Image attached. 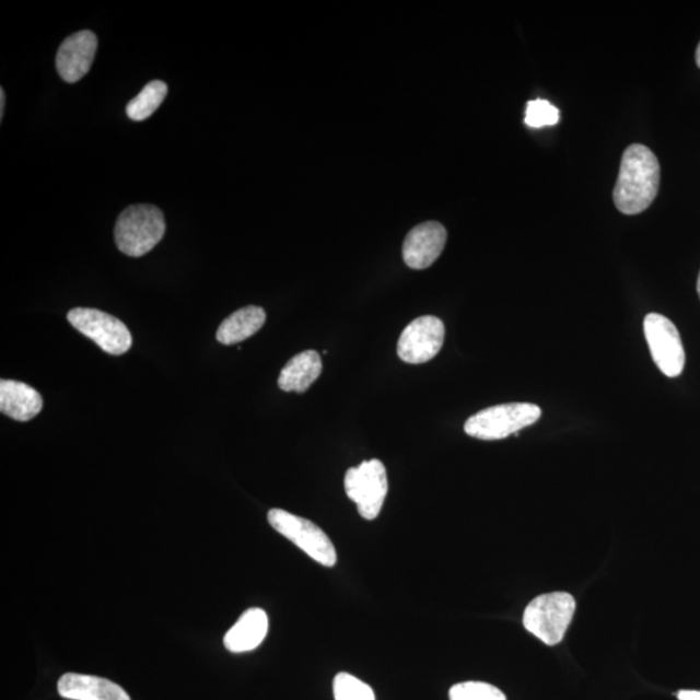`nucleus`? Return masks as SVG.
<instances>
[{
  "instance_id": "obj_24",
  "label": "nucleus",
  "mask_w": 700,
  "mask_h": 700,
  "mask_svg": "<svg viewBox=\"0 0 700 700\" xmlns=\"http://www.w3.org/2000/svg\"><path fill=\"white\" fill-rule=\"evenodd\" d=\"M697 291H698V295L700 298V272H699L698 282H697Z\"/></svg>"
},
{
  "instance_id": "obj_1",
  "label": "nucleus",
  "mask_w": 700,
  "mask_h": 700,
  "mask_svg": "<svg viewBox=\"0 0 700 700\" xmlns=\"http://www.w3.org/2000/svg\"><path fill=\"white\" fill-rule=\"evenodd\" d=\"M660 185L661 165L655 153L646 145H629L614 188L616 208L627 215L642 213L653 205Z\"/></svg>"
},
{
  "instance_id": "obj_5",
  "label": "nucleus",
  "mask_w": 700,
  "mask_h": 700,
  "mask_svg": "<svg viewBox=\"0 0 700 700\" xmlns=\"http://www.w3.org/2000/svg\"><path fill=\"white\" fill-rule=\"evenodd\" d=\"M268 521L278 534L295 544L315 562L325 567H334L338 562V555L330 537L318 525L280 509L270 510Z\"/></svg>"
},
{
  "instance_id": "obj_22",
  "label": "nucleus",
  "mask_w": 700,
  "mask_h": 700,
  "mask_svg": "<svg viewBox=\"0 0 700 700\" xmlns=\"http://www.w3.org/2000/svg\"><path fill=\"white\" fill-rule=\"evenodd\" d=\"M5 94L4 89L0 90V118L4 116Z\"/></svg>"
},
{
  "instance_id": "obj_15",
  "label": "nucleus",
  "mask_w": 700,
  "mask_h": 700,
  "mask_svg": "<svg viewBox=\"0 0 700 700\" xmlns=\"http://www.w3.org/2000/svg\"><path fill=\"white\" fill-rule=\"evenodd\" d=\"M322 360L317 350H305L287 363L280 371L278 385L284 392L304 394L318 380L322 373Z\"/></svg>"
},
{
  "instance_id": "obj_6",
  "label": "nucleus",
  "mask_w": 700,
  "mask_h": 700,
  "mask_svg": "<svg viewBox=\"0 0 700 700\" xmlns=\"http://www.w3.org/2000/svg\"><path fill=\"white\" fill-rule=\"evenodd\" d=\"M345 487L363 520L374 521L381 514L388 493L387 470L380 459L362 462L360 466L349 468Z\"/></svg>"
},
{
  "instance_id": "obj_8",
  "label": "nucleus",
  "mask_w": 700,
  "mask_h": 700,
  "mask_svg": "<svg viewBox=\"0 0 700 700\" xmlns=\"http://www.w3.org/2000/svg\"><path fill=\"white\" fill-rule=\"evenodd\" d=\"M643 331L655 365L665 376H680L686 357L677 327L664 315L651 313L643 322Z\"/></svg>"
},
{
  "instance_id": "obj_21",
  "label": "nucleus",
  "mask_w": 700,
  "mask_h": 700,
  "mask_svg": "<svg viewBox=\"0 0 700 700\" xmlns=\"http://www.w3.org/2000/svg\"><path fill=\"white\" fill-rule=\"evenodd\" d=\"M678 700H700V690H680L677 692Z\"/></svg>"
},
{
  "instance_id": "obj_16",
  "label": "nucleus",
  "mask_w": 700,
  "mask_h": 700,
  "mask_svg": "<svg viewBox=\"0 0 700 700\" xmlns=\"http://www.w3.org/2000/svg\"><path fill=\"white\" fill-rule=\"evenodd\" d=\"M266 322V313L260 306H245L231 314L222 322L217 340L223 346H233L242 342L261 330Z\"/></svg>"
},
{
  "instance_id": "obj_10",
  "label": "nucleus",
  "mask_w": 700,
  "mask_h": 700,
  "mask_svg": "<svg viewBox=\"0 0 700 700\" xmlns=\"http://www.w3.org/2000/svg\"><path fill=\"white\" fill-rule=\"evenodd\" d=\"M446 229L436 221L420 223L404 242V261L409 268L423 270L438 260L445 248Z\"/></svg>"
},
{
  "instance_id": "obj_20",
  "label": "nucleus",
  "mask_w": 700,
  "mask_h": 700,
  "mask_svg": "<svg viewBox=\"0 0 700 700\" xmlns=\"http://www.w3.org/2000/svg\"><path fill=\"white\" fill-rule=\"evenodd\" d=\"M559 109L548 101L536 100L528 102L525 109L524 122L529 128L540 129L544 126H552L559 122Z\"/></svg>"
},
{
  "instance_id": "obj_4",
  "label": "nucleus",
  "mask_w": 700,
  "mask_h": 700,
  "mask_svg": "<svg viewBox=\"0 0 700 700\" xmlns=\"http://www.w3.org/2000/svg\"><path fill=\"white\" fill-rule=\"evenodd\" d=\"M541 415V409L535 404L497 405L468 418L465 423V432L468 436L479 440H502L510 435H516L525 427L535 424Z\"/></svg>"
},
{
  "instance_id": "obj_17",
  "label": "nucleus",
  "mask_w": 700,
  "mask_h": 700,
  "mask_svg": "<svg viewBox=\"0 0 700 700\" xmlns=\"http://www.w3.org/2000/svg\"><path fill=\"white\" fill-rule=\"evenodd\" d=\"M167 85L163 81H152L140 91V94L126 105V115L132 121H144L164 103Z\"/></svg>"
},
{
  "instance_id": "obj_13",
  "label": "nucleus",
  "mask_w": 700,
  "mask_h": 700,
  "mask_svg": "<svg viewBox=\"0 0 700 700\" xmlns=\"http://www.w3.org/2000/svg\"><path fill=\"white\" fill-rule=\"evenodd\" d=\"M269 618L261 608H249L245 611L223 639L231 653H248L261 645L268 635Z\"/></svg>"
},
{
  "instance_id": "obj_23",
  "label": "nucleus",
  "mask_w": 700,
  "mask_h": 700,
  "mask_svg": "<svg viewBox=\"0 0 700 700\" xmlns=\"http://www.w3.org/2000/svg\"><path fill=\"white\" fill-rule=\"evenodd\" d=\"M696 60H697V66L700 68V44L697 48Z\"/></svg>"
},
{
  "instance_id": "obj_3",
  "label": "nucleus",
  "mask_w": 700,
  "mask_h": 700,
  "mask_svg": "<svg viewBox=\"0 0 700 700\" xmlns=\"http://www.w3.org/2000/svg\"><path fill=\"white\" fill-rule=\"evenodd\" d=\"M576 610V600L570 593L542 594L525 608L523 626L545 645L562 642Z\"/></svg>"
},
{
  "instance_id": "obj_18",
  "label": "nucleus",
  "mask_w": 700,
  "mask_h": 700,
  "mask_svg": "<svg viewBox=\"0 0 700 700\" xmlns=\"http://www.w3.org/2000/svg\"><path fill=\"white\" fill-rule=\"evenodd\" d=\"M334 697L335 700H375L374 691L368 684L345 672L335 677Z\"/></svg>"
},
{
  "instance_id": "obj_19",
  "label": "nucleus",
  "mask_w": 700,
  "mask_h": 700,
  "mask_svg": "<svg viewBox=\"0 0 700 700\" xmlns=\"http://www.w3.org/2000/svg\"><path fill=\"white\" fill-rule=\"evenodd\" d=\"M451 700H508L495 686L486 682L468 681L454 685L450 690Z\"/></svg>"
},
{
  "instance_id": "obj_7",
  "label": "nucleus",
  "mask_w": 700,
  "mask_h": 700,
  "mask_svg": "<svg viewBox=\"0 0 700 700\" xmlns=\"http://www.w3.org/2000/svg\"><path fill=\"white\" fill-rule=\"evenodd\" d=\"M68 320L105 353L121 355L132 346L129 328L114 315L90 307H74L68 313Z\"/></svg>"
},
{
  "instance_id": "obj_14",
  "label": "nucleus",
  "mask_w": 700,
  "mask_h": 700,
  "mask_svg": "<svg viewBox=\"0 0 700 700\" xmlns=\"http://www.w3.org/2000/svg\"><path fill=\"white\" fill-rule=\"evenodd\" d=\"M44 408V398L25 383L16 381L0 382V411L4 416L27 422L37 417Z\"/></svg>"
},
{
  "instance_id": "obj_11",
  "label": "nucleus",
  "mask_w": 700,
  "mask_h": 700,
  "mask_svg": "<svg viewBox=\"0 0 700 700\" xmlns=\"http://www.w3.org/2000/svg\"><path fill=\"white\" fill-rule=\"evenodd\" d=\"M97 50V38L93 32L82 31L69 35L56 54V68L62 80L79 82L93 66Z\"/></svg>"
},
{
  "instance_id": "obj_9",
  "label": "nucleus",
  "mask_w": 700,
  "mask_h": 700,
  "mask_svg": "<svg viewBox=\"0 0 700 700\" xmlns=\"http://www.w3.org/2000/svg\"><path fill=\"white\" fill-rule=\"evenodd\" d=\"M445 339L443 320L424 315L411 322L398 339L397 354L406 363L420 365L439 354Z\"/></svg>"
},
{
  "instance_id": "obj_12",
  "label": "nucleus",
  "mask_w": 700,
  "mask_h": 700,
  "mask_svg": "<svg viewBox=\"0 0 700 700\" xmlns=\"http://www.w3.org/2000/svg\"><path fill=\"white\" fill-rule=\"evenodd\" d=\"M58 691L62 698L70 700H131L120 685L107 678L81 674L62 675Z\"/></svg>"
},
{
  "instance_id": "obj_2",
  "label": "nucleus",
  "mask_w": 700,
  "mask_h": 700,
  "mask_svg": "<svg viewBox=\"0 0 700 700\" xmlns=\"http://www.w3.org/2000/svg\"><path fill=\"white\" fill-rule=\"evenodd\" d=\"M165 230L164 214L158 207L130 206L124 210L116 222L117 248L126 256L142 257L163 241Z\"/></svg>"
}]
</instances>
